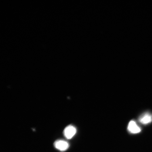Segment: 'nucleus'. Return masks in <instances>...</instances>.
<instances>
[{
    "mask_svg": "<svg viewBox=\"0 0 152 152\" xmlns=\"http://www.w3.org/2000/svg\"><path fill=\"white\" fill-rule=\"evenodd\" d=\"M76 132L77 129L75 126L71 125L66 126L64 131V135L68 139H71L73 138Z\"/></svg>",
    "mask_w": 152,
    "mask_h": 152,
    "instance_id": "obj_1",
    "label": "nucleus"
},
{
    "mask_svg": "<svg viewBox=\"0 0 152 152\" xmlns=\"http://www.w3.org/2000/svg\"><path fill=\"white\" fill-rule=\"evenodd\" d=\"M54 146L56 149L61 151H64L67 150L69 147L68 142L62 140H57L55 142Z\"/></svg>",
    "mask_w": 152,
    "mask_h": 152,
    "instance_id": "obj_2",
    "label": "nucleus"
},
{
    "mask_svg": "<svg viewBox=\"0 0 152 152\" xmlns=\"http://www.w3.org/2000/svg\"><path fill=\"white\" fill-rule=\"evenodd\" d=\"M129 132L132 134H137L140 133L141 131V129L137 124L134 121H131L129 123L128 127Z\"/></svg>",
    "mask_w": 152,
    "mask_h": 152,
    "instance_id": "obj_3",
    "label": "nucleus"
},
{
    "mask_svg": "<svg viewBox=\"0 0 152 152\" xmlns=\"http://www.w3.org/2000/svg\"><path fill=\"white\" fill-rule=\"evenodd\" d=\"M139 121L142 124H148L152 121V115L149 113H144L140 116Z\"/></svg>",
    "mask_w": 152,
    "mask_h": 152,
    "instance_id": "obj_4",
    "label": "nucleus"
}]
</instances>
